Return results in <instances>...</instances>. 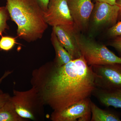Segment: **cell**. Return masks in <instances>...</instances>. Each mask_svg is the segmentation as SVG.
<instances>
[{"label": "cell", "instance_id": "6da1fadb", "mask_svg": "<svg viewBox=\"0 0 121 121\" xmlns=\"http://www.w3.org/2000/svg\"><path fill=\"white\" fill-rule=\"evenodd\" d=\"M97 76L82 56L61 66L46 63L33 71L30 83L45 106L60 111L90 98Z\"/></svg>", "mask_w": 121, "mask_h": 121}, {"label": "cell", "instance_id": "7a4b0ae2", "mask_svg": "<svg viewBox=\"0 0 121 121\" xmlns=\"http://www.w3.org/2000/svg\"><path fill=\"white\" fill-rule=\"evenodd\" d=\"M10 17L17 26V35L28 43L42 38L48 25L35 0H6Z\"/></svg>", "mask_w": 121, "mask_h": 121}, {"label": "cell", "instance_id": "3957f363", "mask_svg": "<svg viewBox=\"0 0 121 121\" xmlns=\"http://www.w3.org/2000/svg\"><path fill=\"white\" fill-rule=\"evenodd\" d=\"M13 95L11 100L21 117L34 121L44 119L45 105L36 88L32 86L24 91L13 90Z\"/></svg>", "mask_w": 121, "mask_h": 121}, {"label": "cell", "instance_id": "277c9868", "mask_svg": "<svg viewBox=\"0 0 121 121\" xmlns=\"http://www.w3.org/2000/svg\"><path fill=\"white\" fill-rule=\"evenodd\" d=\"M76 37L82 56L89 66L121 64V57L117 56L105 45L83 35L77 34Z\"/></svg>", "mask_w": 121, "mask_h": 121}, {"label": "cell", "instance_id": "5b68a950", "mask_svg": "<svg viewBox=\"0 0 121 121\" xmlns=\"http://www.w3.org/2000/svg\"><path fill=\"white\" fill-rule=\"evenodd\" d=\"M97 75L96 87L103 90L121 88V64L91 66Z\"/></svg>", "mask_w": 121, "mask_h": 121}, {"label": "cell", "instance_id": "8992f818", "mask_svg": "<svg viewBox=\"0 0 121 121\" xmlns=\"http://www.w3.org/2000/svg\"><path fill=\"white\" fill-rule=\"evenodd\" d=\"M44 17L48 25L52 27L75 25L67 0H50Z\"/></svg>", "mask_w": 121, "mask_h": 121}, {"label": "cell", "instance_id": "52a82bcc", "mask_svg": "<svg viewBox=\"0 0 121 121\" xmlns=\"http://www.w3.org/2000/svg\"><path fill=\"white\" fill-rule=\"evenodd\" d=\"M90 98L72 104L60 111H53L50 116L52 121H90L91 118Z\"/></svg>", "mask_w": 121, "mask_h": 121}, {"label": "cell", "instance_id": "ba28073f", "mask_svg": "<svg viewBox=\"0 0 121 121\" xmlns=\"http://www.w3.org/2000/svg\"><path fill=\"white\" fill-rule=\"evenodd\" d=\"M77 29L78 28L75 25L52 27V30L59 41L71 55L73 60L82 56L76 39Z\"/></svg>", "mask_w": 121, "mask_h": 121}, {"label": "cell", "instance_id": "9c48e42d", "mask_svg": "<svg viewBox=\"0 0 121 121\" xmlns=\"http://www.w3.org/2000/svg\"><path fill=\"white\" fill-rule=\"evenodd\" d=\"M67 1L76 27L78 29L86 28L94 8L91 0Z\"/></svg>", "mask_w": 121, "mask_h": 121}, {"label": "cell", "instance_id": "30bf717a", "mask_svg": "<svg viewBox=\"0 0 121 121\" xmlns=\"http://www.w3.org/2000/svg\"><path fill=\"white\" fill-rule=\"evenodd\" d=\"M93 14V20L97 26L113 24L118 19L119 8L104 2H96Z\"/></svg>", "mask_w": 121, "mask_h": 121}, {"label": "cell", "instance_id": "8fae6325", "mask_svg": "<svg viewBox=\"0 0 121 121\" xmlns=\"http://www.w3.org/2000/svg\"><path fill=\"white\" fill-rule=\"evenodd\" d=\"M92 95L104 106L121 109V88L103 90L96 87Z\"/></svg>", "mask_w": 121, "mask_h": 121}, {"label": "cell", "instance_id": "7c38bea8", "mask_svg": "<svg viewBox=\"0 0 121 121\" xmlns=\"http://www.w3.org/2000/svg\"><path fill=\"white\" fill-rule=\"evenodd\" d=\"M51 39L55 51V58L54 61L55 64L57 66H62L73 60L71 55L60 43L53 30Z\"/></svg>", "mask_w": 121, "mask_h": 121}, {"label": "cell", "instance_id": "4fadbf2b", "mask_svg": "<svg viewBox=\"0 0 121 121\" xmlns=\"http://www.w3.org/2000/svg\"><path fill=\"white\" fill-rule=\"evenodd\" d=\"M91 112V121H120L118 115L110 111L105 110L99 108L94 103L90 102Z\"/></svg>", "mask_w": 121, "mask_h": 121}, {"label": "cell", "instance_id": "5bb4252c", "mask_svg": "<svg viewBox=\"0 0 121 121\" xmlns=\"http://www.w3.org/2000/svg\"><path fill=\"white\" fill-rule=\"evenodd\" d=\"M19 115L15 110L11 98L0 108V121H27Z\"/></svg>", "mask_w": 121, "mask_h": 121}, {"label": "cell", "instance_id": "9a60e30c", "mask_svg": "<svg viewBox=\"0 0 121 121\" xmlns=\"http://www.w3.org/2000/svg\"><path fill=\"white\" fill-rule=\"evenodd\" d=\"M10 18L6 6L0 7V36L1 37L3 33L9 29L7 22Z\"/></svg>", "mask_w": 121, "mask_h": 121}, {"label": "cell", "instance_id": "2e32d148", "mask_svg": "<svg viewBox=\"0 0 121 121\" xmlns=\"http://www.w3.org/2000/svg\"><path fill=\"white\" fill-rule=\"evenodd\" d=\"M16 43V38L2 36L0 39V50L8 51L12 50Z\"/></svg>", "mask_w": 121, "mask_h": 121}, {"label": "cell", "instance_id": "e0dca14e", "mask_svg": "<svg viewBox=\"0 0 121 121\" xmlns=\"http://www.w3.org/2000/svg\"><path fill=\"white\" fill-rule=\"evenodd\" d=\"M108 34L111 36L113 37L121 35V21L109 29Z\"/></svg>", "mask_w": 121, "mask_h": 121}, {"label": "cell", "instance_id": "ac0fdd59", "mask_svg": "<svg viewBox=\"0 0 121 121\" xmlns=\"http://www.w3.org/2000/svg\"><path fill=\"white\" fill-rule=\"evenodd\" d=\"M121 55V35L116 36L109 44Z\"/></svg>", "mask_w": 121, "mask_h": 121}, {"label": "cell", "instance_id": "d6986e66", "mask_svg": "<svg viewBox=\"0 0 121 121\" xmlns=\"http://www.w3.org/2000/svg\"><path fill=\"white\" fill-rule=\"evenodd\" d=\"M11 97L8 93H0V108L9 100Z\"/></svg>", "mask_w": 121, "mask_h": 121}, {"label": "cell", "instance_id": "ffe728a7", "mask_svg": "<svg viewBox=\"0 0 121 121\" xmlns=\"http://www.w3.org/2000/svg\"><path fill=\"white\" fill-rule=\"evenodd\" d=\"M44 12L47 9L48 5L50 0H35Z\"/></svg>", "mask_w": 121, "mask_h": 121}, {"label": "cell", "instance_id": "44dd1931", "mask_svg": "<svg viewBox=\"0 0 121 121\" xmlns=\"http://www.w3.org/2000/svg\"><path fill=\"white\" fill-rule=\"evenodd\" d=\"M95 1L96 2H106L112 5L117 4V0H95Z\"/></svg>", "mask_w": 121, "mask_h": 121}, {"label": "cell", "instance_id": "7402d4cb", "mask_svg": "<svg viewBox=\"0 0 121 121\" xmlns=\"http://www.w3.org/2000/svg\"><path fill=\"white\" fill-rule=\"evenodd\" d=\"M12 72V71H7L5 72L4 74V75H3V76L0 78V83L1 82H2L3 79H4L5 78L7 77V76H8L9 75L11 74ZM3 93V91H2V90H0V93Z\"/></svg>", "mask_w": 121, "mask_h": 121}, {"label": "cell", "instance_id": "603a6c76", "mask_svg": "<svg viewBox=\"0 0 121 121\" xmlns=\"http://www.w3.org/2000/svg\"><path fill=\"white\" fill-rule=\"evenodd\" d=\"M117 4L118 5L119 8V15H118V17L121 19V0H117L116 1Z\"/></svg>", "mask_w": 121, "mask_h": 121}]
</instances>
